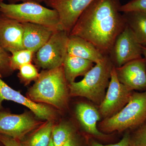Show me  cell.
Instances as JSON below:
<instances>
[{
  "label": "cell",
  "instance_id": "cell-29",
  "mask_svg": "<svg viewBox=\"0 0 146 146\" xmlns=\"http://www.w3.org/2000/svg\"><path fill=\"white\" fill-rule=\"evenodd\" d=\"M9 2V3H16L18 2H35L40 3L42 2H46L48 0H7Z\"/></svg>",
  "mask_w": 146,
  "mask_h": 146
},
{
  "label": "cell",
  "instance_id": "cell-32",
  "mask_svg": "<svg viewBox=\"0 0 146 146\" xmlns=\"http://www.w3.org/2000/svg\"><path fill=\"white\" fill-rule=\"evenodd\" d=\"M3 1L4 0H0V6L3 2H4Z\"/></svg>",
  "mask_w": 146,
  "mask_h": 146
},
{
  "label": "cell",
  "instance_id": "cell-27",
  "mask_svg": "<svg viewBox=\"0 0 146 146\" xmlns=\"http://www.w3.org/2000/svg\"><path fill=\"white\" fill-rule=\"evenodd\" d=\"M90 146H130L129 143V133H125L121 141L116 143L104 145L100 143L94 139H91L89 141Z\"/></svg>",
  "mask_w": 146,
  "mask_h": 146
},
{
  "label": "cell",
  "instance_id": "cell-14",
  "mask_svg": "<svg viewBox=\"0 0 146 146\" xmlns=\"http://www.w3.org/2000/svg\"><path fill=\"white\" fill-rule=\"evenodd\" d=\"M22 23L24 30L23 42L24 48L30 50L34 53L46 43L56 31L38 24Z\"/></svg>",
  "mask_w": 146,
  "mask_h": 146
},
{
  "label": "cell",
  "instance_id": "cell-9",
  "mask_svg": "<svg viewBox=\"0 0 146 146\" xmlns=\"http://www.w3.org/2000/svg\"><path fill=\"white\" fill-rule=\"evenodd\" d=\"M1 109H0V134L19 141L40 125L39 122L27 112L16 115Z\"/></svg>",
  "mask_w": 146,
  "mask_h": 146
},
{
  "label": "cell",
  "instance_id": "cell-8",
  "mask_svg": "<svg viewBox=\"0 0 146 146\" xmlns=\"http://www.w3.org/2000/svg\"><path fill=\"white\" fill-rule=\"evenodd\" d=\"M142 54V45L127 24L116 38L108 56L114 66L119 68L131 60L141 58Z\"/></svg>",
  "mask_w": 146,
  "mask_h": 146
},
{
  "label": "cell",
  "instance_id": "cell-28",
  "mask_svg": "<svg viewBox=\"0 0 146 146\" xmlns=\"http://www.w3.org/2000/svg\"><path fill=\"white\" fill-rule=\"evenodd\" d=\"M0 141L5 146H20L18 140L4 134H0Z\"/></svg>",
  "mask_w": 146,
  "mask_h": 146
},
{
  "label": "cell",
  "instance_id": "cell-30",
  "mask_svg": "<svg viewBox=\"0 0 146 146\" xmlns=\"http://www.w3.org/2000/svg\"><path fill=\"white\" fill-rule=\"evenodd\" d=\"M142 52L143 54L145 56V59L146 62V47L142 46Z\"/></svg>",
  "mask_w": 146,
  "mask_h": 146
},
{
  "label": "cell",
  "instance_id": "cell-21",
  "mask_svg": "<svg viewBox=\"0 0 146 146\" xmlns=\"http://www.w3.org/2000/svg\"><path fill=\"white\" fill-rule=\"evenodd\" d=\"M34 53L30 50L24 49L11 53L9 58V65L12 71L19 70L22 66L31 63Z\"/></svg>",
  "mask_w": 146,
  "mask_h": 146
},
{
  "label": "cell",
  "instance_id": "cell-4",
  "mask_svg": "<svg viewBox=\"0 0 146 146\" xmlns=\"http://www.w3.org/2000/svg\"><path fill=\"white\" fill-rule=\"evenodd\" d=\"M146 121V90L133 92L129 101L122 109L99 124V130L104 133L122 132L136 128Z\"/></svg>",
  "mask_w": 146,
  "mask_h": 146
},
{
  "label": "cell",
  "instance_id": "cell-3",
  "mask_svg": "<svg viewBox=\"0 0 146 146\" xmlns=\"http://www.w3.org/2000/svg\"><path fill=\"white\" fill-rule=\"evenodd\" d=\"M113 66L109 56L106 55L102 60L96 63L81 80L69 84L70 96L84 97L100 105L105 96Z\"/></svg>",
  "mask_w": 146,
  "mask_h": 146
},
{
  "label": "cell",
  "instance_id": "cell-11",
  "mask_svg": "<svg viewBox=\"0 0 146 146\" xmlns=\"http://www.w3.org/2000/svg\"><path fill=\"white\" fill-rule=\"evenodd\" d=\"M1 78L0 75V109L2 108V104L4 101H11L28 108L39 119L48 121H52L54 119L55 112L51 108L35 102L24 96L20 92L9 86Z\"/></svg>",
  "mask_w": 146,
  "mask_h": 146
},
{
  "label": "cell",
  "instance_id": "cell-20",
  "mask_svg": "<svg viewBox=\"0 0 146 146\" xmlns=\"http://www.w3.org/2000/svg\"><path fill=\"white\" fill-rule=\"evenodd\" d=\"M76 133L75 129L68 124L60 123L54 126L52 132L54 145V146H63Z\"/></svg>",
  "mask_w": 146,
  "mask_h": 146
},
{
  "label": "cell",
  "instance_id": "cell-25",
  "mask_svg": "<svg viewBox=\"0 0 146 146\" xmlns=\"http://www.w3.org/2000/svg\"><path fill=\"white\" fill-rule=\"evenodd\" d=\"M10 55L0 45V75H9L13 72L10 68L9 65V58Z\"/></svg>",
  "mask_w": 146,
  "mask_h": 146
},
{
  "label": "cell",
  "instance_id": "cell-33",
  "mask_svg": "<svg viewBox=\"0 0 146 146\" xmlns=\"http://www.w3.org/2000/svg\"><path fill=\"white\" fill-rule=\"evenodd\" d=\"M0 146H5L4 145L1 141H0Z\"/></svg>",
  "mask_w": 146,
  "mask_h": 146
},
{
  "label": "cell",
  "instance_id": "cell-26",
  "mask_svg": "<svg viewBox=\"0 0 146 146\" xmlns=\"http://www.w3.org/2000/svg\"><path fill=\"white\" fill-rule=\"evenodd\" d=\"M63 146H90L89 141L76 133Z\"/></svg>",
  "mask_w": 146,
  "mask_h": 146
},
{
  "label": "cell",
  "instance_id": "cell-5",
  "mask_svg": "<svg viewBox=\"0 0 146 146\" xmlns=\"http://www.w3.org/2000/svg\"><path fill=\"white\" fill-rule=\"evenodd\" d=\"M0 13L21 23L38 24L54 30H60V20L57 11L45 7L39 3L3 2L0 6Z\"/></svg>",
  "mask_w": 146,
  "mask_h": 146
},
{
  "label": "cell",
  "instance_id": "cell-10",
  "mask_svg": "<svg viewBox=\"0 0 146 146\" xmlns=\"http://www.w3.org/2000/svg\"><path fill=\"white\" fill-rule=\"evenodd\" d=\"M95 0H48V6L59 15L60 30L70 34L78 18Z\"/></svg>",
  "mask_w": 146,
  "mask_h": 146
},
{
  "label": "cell",
  "instance_id": "cell-7",
  "mask_svg": "<svg viewBox=\"0 0 146 146\" xmlns=\"http://www.w3.org/2000/svg\"><path fill=\"white\" fill-rule=\"evenodd\" d=\"M133 92L120 82L113 66L107 92L100 105V115L105 119L117 114L127 104Z\"/></svg>",
  "mask_w": 146,
  "mask_h": 146
},
{
  "label": "cell",
  "instance_id": "cell-2",
  "mask_svg": "<svg viewBox=\"0 0 146 146\" xmlns=\"http://www.w3.org/2000/svg\"><path fill=\"white\" fill-rule=\"evenodd\" d=\"M63 65L50 70H43L28 92L33 101L51 105L58 109L65 108L68 92Z\"/></svg>",
  "mask_w": 146,
  "mask_h": 146
},
{
  "label": "cell",
  "instance_id": "cell-1",
  "mask_svg": "<svg viewBox=\"0 0 146 146\" xmlns=\"http://www.w3.org/2000/svg\"><path fill=\"white\" fill-rule=\"evenodd\" d=\"M120 0H95L78 18L69 35L80 36L108 55L127 25Z\"/></svg>",
  "mask_w": 146,
  "mask_h": 146
},
{
  "label": "cell",
  "instance_id": "cell-19",
  "mask_svg": "<svg viewBox=\"0 0 146 146\" xmlns=\"http://www.w3.org/2000/svg\"><path fill=\"white\" fill-rule=\"evenodd\" d=\"M127 24L142 46L146 47V13L140 11L124 13Z\"/></svg>",
  "mask_w": 146,
  "mask_h": 146
},
{
  "label": "cell",
  "instance_id": "cell-17",
  "mask_svg": "<svg viewBox=\"0 0 146 146\" xmlns=\"http://www.w3.org/2000/svg\"><path fill=\"white\" fill-rule=\"evenodd\" d=\"M94 64L90 60L67 53L63 64L67 82L72 83L77 77L85 75L94 67Z\"/></svg>",
  "mask_w": 146,
  "mask_h": 146
},
{
  "label": "cell",
  "instance_id": "cell-22",
  "mask_svg": "<svg viewBox=\"0 0 146 146\" xmlns=\"http://www.w3.org/2000/svg\"><path fill=\"white\" fill-rule=\"evenodd\" d=\"M19 78L25 84L27 85L38 78L39 73L35 65L31 63H28L22 66L19 70Z\"/></svg>",
  "mask_w": 146,
  "mask_h": 146
},
{
  "label": "cell",
  "instance_id": "cell-13",
  "mask_svg": "<svg viewBox=\"0 0 146 146\" xmlns=\"http://www.w3.org/2000/svg\"><path fill=\"white\" fill-rule=\"evenodd\" d=\"M24 30L22 23L0 13V45L12 53L24 49Z\"/></svg>",
  "mask_w": 146,
  "mask_h": 146
},
{
  "label": "cell",
  "instance_id": "cell-23",
  "mask_svg": "<svg viewBox=\"0 0 146 146\" xmlns=\"http://www.w3.org/2000/svg\"><path fill=\"white\" fill-rule=\"evenodd\" d=\"M133 131L129 133L130 146H146V121Z\"/></svg>",
  "mask_w": 146,
  "mask_h": 146
},
{
  "label": "cell",
  "instance_id": "cell-15",
  "mask_svg": "<svg viewBox=\"0 0 146 146\" xmlns=\"http://www.w3.org/2000/svg\"><path fill=\"white\" fill-rule=\"evenodd\" d=\"M76 113L77 118L85 131L95 138L106 140L110 135L100 131L97 127V123L100 121L99 112L93 106L81 102L76 106Z\"/></svg>",
  "mask_w": 146,
  "mask_h": 146
},
{
  "label": "cell",
  "instance_id": "cell-12",
  "mask_svg": "<svg viewBox=\"0 0 146 146\" xmlns=\"http://www.w3.org/2000/svg\"><path fill=\"white\" fill-rule=\"evenodd\" d=\"M118 79L131 90H146V62L138 58L116 68Z\"/></svg>",
  "mask_w": 146,
  "mask_h": 146
},
{
  "label": "cell",
  "instance_id": "cell-6",
  "mask_svg": "<svg viewBox=\"0 0 146 146\" xmlns=\"http://www.w3.org/2000/svg\"><path fill=\"white\" fill-rule=\"evenodd\" d=\"M69 34L64 31H55L49 39L36 52L34 60L43 70L60 67L67 54Z\"/></svg>",
  "mask_w": 146,
  "mask_h": 146
},
{
  "label": "cell",
  "instance_id": "cell-24",
  "mask_svg": "<svg viewBox=\"0 0 146 146\" xmlns=\"http://www.w3.org/2000/svg\"><path fill=\"white\" fill-rule=\"evenodd\" d=\"M121 12L140 11L146 13V0H131L123 5H121Z\"/></svg>",
  "mask_w": 146,
  "mask_h": 146
},
{
  "label": "cell",
  "instance_id": "cell-18",
  "mask_svg": "<svg viewBox=\"0 0 146 146\" xmlns=\"http://www.w3.org/2000/svg\"><path fill=\"white\" fill-rule=\"evenodd\" d=\"M54 126L52 121H48L19 141L20 146H48Z\"/></svg>",
  "mask_w": 146,
  "mask_h": 146
},
{
  "label": "cell",
  "instance_id": "cell-31",
  "mask_svg": "<svg viewBox=\"0 0 146 146\" xmlns=\"http://www.w3.org/2000/svg\"><path fill=\"white\" fill-rule=\"evenodd\" d=\"M48 146H54V145L53 143V141L52 140V139L51 138L49 144Z\"/></svg>",
  "mask_w": 146,
  "mask_h": 146
},
{
  "label": "cell",
  "instance_id": "cell-16",
  "mask_svg": "<svg viewBox=\"0 0 146 146\" xmlns=\"http://www.w3.org/2000/svg\"><path fill=\"white\" fill-rule=\"evenodd\" d=\"M67 53L90 60L95 64L102 60L106 56L87 40L71 35L69 36Z\"/></svg>",
  "mask_w": 146,
  "mask_h": 146
}]
</instances>
